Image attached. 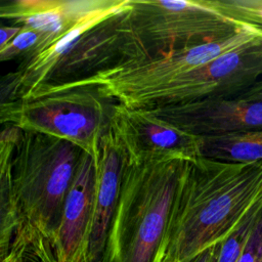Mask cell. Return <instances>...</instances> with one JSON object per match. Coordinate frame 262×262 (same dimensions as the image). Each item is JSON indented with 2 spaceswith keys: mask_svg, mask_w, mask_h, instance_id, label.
I'll return each mask as SVG.
<instances>
[{
  "mask_svg": "<svg viewBox=\"0 0 262 262\" xmlns=\"http://www.w3.org/2000/svg\"><path fill=\"white\" fill-rule=\"evenodd\" d=\"M127 161L125 148L112 127L100 138L95 157L94 207L89 245V262H101L110 226L118 205Z\"/></svg>",
  "mask_w": 262,
  "mask_h": 262,
  "instance_id": "cell-11",
  "label": "cell"
},
{
  "mask_svg": "<svg viewBox=\"0 0 262 262\" xmlns=\"http://www.w3.org/2000/svg\"><path fill=\"white\" fill-rule=\"evenodd\" d=\"M40 40L41 36L37 31L23 27L21 31L13 40L3 48H0L1 60H11L17 56L27 58L38 47Z\"/></svg>",
  "mask_w": 262,
  "mask_h": 262,
  "instance_id": "cell-16",
  "label": "cell"
},
{
  "mask_svg": "<svg viewBox=\"0 0 262 262\" xmlns=\"http://www.w3.org/2000/svg\"><path fill=\"white\" fill-rule=\"evenodd\" d=\"M111 125L118 134L129 161H191L201 157L199 136L170 125L147 110L128 107L116 102Z\"/></svg>",
  "mask_w": 262,
  "mask_h": 262,
  "instance_id": "cell-8",
  "label": "cell"
},
{
  "mask_svg": "<svg viewBox=\"0 0 262 262\" xmlns=\"http://www.w3.org/2000/svg\"><path fill=\"white\" fill-rule=\"evenodd\" d=\"M262 204V161H185L157 262H194Z\"/></svg>",
  "mask_w": 262,
  "mask_h": 262,
  "instance_id": "cell-1",
  "label": "cell"
},
{
  "mask_svg": "<svg viewBox=\"0 0 262 262\" xmlns=\"http://www.w3.org/2000/svg\"><path fill=\"white\" fill-rule=\"evenodd\" d=\"M128 0H10L2 2L0 15L13 25L37 31L41 40L32 58L73 31L80 24L99 15L124 10Z\"/></svg>",
  "mask_w": 262,
  "mask_h": 262,
  "instance_id": "cell-9",
  "label": "cell"
},
{
  "mask_svg": "<svg viewBox=\"0 0 262 262\" xmlns=\"http://www.w3.org/2000/svg\"><path fill=\"white\" fill-rule=\"evenodd\" d=\"M213 249H214V247L209 249L208 251L204 252L202 255H200L198 257V259L194 262H210L211 256H212V253H213Z\"/></svg>",
  "mask_w": 262,
  "mask_h": 262,
  "instance_id": "cell-20",
  "label": "cell"
},
{
  "mask_svg": "<svg viewBox=\"0 0 262 262\" xmlns=\"http://www.w3.org/2000/svg\"><path fill=\"white\" fill-rule=\"evenodd\" d=\"M82 152L69 141L21 130L11 161V185L0 190V248L23 224L53 243Z\"/></svg>",
  "mask_w": 262,
  "mask_h": 262,
  "instance_id": "cell-2",
  "label": "cell"
},
{
  "mask_svg": "<svg viewBox=\"0 0 262 262\" xmlns=\"http://www.w3.org/2000/svg\"><path fill=\"white\" fill-rule=\"evenodd\" d=\"M238 97L253 100V101H262V79L258 81L253 87H251L248 91L238 95Z\"/></svg>",
  "mask_w": 262,
  "mask_h": 262,
  "instance_id": "cell-19",
  "label": "cell"
},
{
  "mask_svg": "<svg viewBox=\"0 0 262 262\" xmlns=\"http://www.w3.org/2000/svg\"><path fill=\"white\" fill-rule=\"evenodd\" d=\"M125 18L137 60L218 40L248 25L227 17L209 0H128Z\"/></svg>",
  "mask_w": 262,
  "mask_h": 262,
  "instance_id": "cell-5",
  "label": "cell"
},
{
  "mask_svg": "<svg viewBox=\"0 0 262 262\" xmlns=\"http://www.w3.org/2000/svg\"><path fill=\"white\" fill-rule=\"evenodd\" d=\"M259 262H262V258H261V260H260V261H259Z\"/></svg>",
  "mask_w": 262,
  "mask_h": 262,
  "instance_id": "cell-21",
  "label": "cell"
},
{
  "mask_svg": "<svg viewBox=\"0 0 262 262\" xmlns=\"http://www.w3.org/2000/svg\"><path fill=\"white\" fill-rule=\"evenodd\" d=\"M227 17L262 29V0H209Z\"/></svg>",
  "mask_w": 262,
  "mask_h": 262,
  "instance_id": "cell-15",
  "label": "cell"
},
{
  "mask_svg": "<svg viewBox=\"0 0 262 262\" xmlns=\"http://www.w3.org/2000/svg\"><path fill=\"white\" fill-rule=\"evenodd\" d=\"M262 79V38L187 72L159 87L118 101L128 107L155 110L205 99L235 97Z\"/></svg>",
  "mask_w": 262,
  "mask_h": 262,
  "instance_id": "cell-7",
  "label": "cell"
},
{
  "mask_svg": "<svg viewBox=\"0 0 262 262\" xmlns=\"http://www.w3.org/2000/svg\"><path fill=\"white\" fill-rule=\"evenodd\" d=\"M116 101L94 88H38L21 99L1 102V123L73 143L96 157Z\"/></svg>",
  "mask_w": 262,
  "mask_h": 262,
  "instance_id": "cell-4",
  "label": "cell"
},
{
  "mask_svg": "<svg viewBox=\"0 0 262 262\" xmlns=\"http://www.w3.org/2000/svg\"><path fill=\"white\" fill-rule=\"evenodd\" d=\"M0 262H58L52 241L31 225H21L0 249Z\"/></svg>",
  "mask_w": 262,
  "mask_h": 262,
  "instance_id": "cell-13",
  "label": "cell"
},
{
  "mask_svg": "<svg viewBox=\"0 0 262 262\" xmlns=\"http://www.w3.org/2000/svg\"><path fill=\"white\" fill-rule=\"evenodd\" d=\"M261 38L262 29L248 24L233 34L218 40L141 60L124 62L72 83L43 87L94 88L101 96L118 102L129 95L164 85Z\"/></svg>",
  "mask_w": 262,
  "mask_h": 262,
  "instance_id": "cell-6",
  "label": "cell"
},
{
  "mask_svg": "<svg viewBox=\"0 0 262 262\" xmlns=\"http://www.w3.org/2000/svg\"><path fill=\"white\" fill-rule=\"evenodd\" d=\"M184 162L127 159L101 262H157Z\"/></svg>",
  "mask_w": 262,
  "mask_h": 262,
  "instance_id": "cell-3",
  "label": "cell"
},
{
  "mask_svg": "<svg viewBox=\"0 0 262 262\" xmlns=\"http://www.w3.org/2000/svg\"><path fill=\"white\" fill-rule=\"evenodd\" d=\"M261 212L262 204L256 206L225 241L214 247L210 262H237Z\"/></svg>",
  "mask_w": 262,
  "mask_h": 262,
  "instance_id": "cell-14",
  "label": "cell"
},
{
  "mask_svg": "<svg viewBox=\"0 0 262 262\" xmlns=\"http://www.w3.org/2000/svg\"><path fill=\"white\" fill-rule=\"evenodd\" d=\"M147 111L170 125L199 137L262 129V101L238 96Z\"/></svg>",
  "mask_w": 262,
  "mask_h": 262,
  "instance_id": "cell-10",
  "label": "cell"
},
{
  "mask_svg": "<svg viewBox=\"0 0 262 262\" xmlns=\"http://www.w3.org/2000/svg\"><path fill=\"white\" fill-rule=\"evenodd\" d=\"M201 157L226 163L262 161V129L244 133L200 136Z\"/></svg>",
  "mask_w": 262,
  "mask_h": 262,
  "instance_id": "cell-12",
  "label": "cell"
},
{
  "mask_svg": "<svg viewBox=\"0 0 262 262\" xmlns=\"http://www.w3.org/2000/svg\"><path fill=\"white\" fill-rule=\"evenodd\" d=\"M262 258V212L237 262H259Z\"/></svg>",
  "mask_w": 262,
  "mask_h": 262,
  "instance_id": "cell-17",
  "label": "cell"
},
{
  "mask_svg": "<svg viewBox=\"0 0 262 262\" xmlns=\"http://www.w3.org/2000/svg\"><path fill=\"white\" fill-rule=\"evenodd\" d=\"M20 26H2L0 30V48L6 46L11 40H13L17 34L21 31Z\"/></svg>",
  "mask_w": 262,
  "mask_h": 262,
  "instance_id": "cell-18",
  "label": "cell"
}]
</instances>
